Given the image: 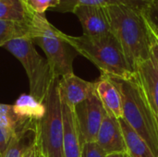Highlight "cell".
Wrapping results in <instances>:
<instances>
[{
  "label": "cell",
  "mask_w": 158,
  "mask_h": 157,
  "mask_svg": "<svg viewBox=\"0 0 158 157\" xmlns=\"http://www.w3.org/2000/svg\"><path fill=\"white\" fill-rule=\"evenodd\" d=\"M111 32L122 47L130 66L150 59L153 40L151 24L143 9L125 5L106 6Z\"/></svg>",
  "instance_id": "cell-1"
},
{
  "label": "cell",
  "mask_w": 158,
  "mask_h": 157,
  "mask_svg": "<svg viewBox=\"0 0 158 157\" xmlns=\"http://www.w3.org/2000/svg\"><path fill=\"white\" fill-rule=\"evenodd\" d=\"M63 37L79 55L94 64L101 75L121 80H131L135 76V71L112 32L98 36H71L63 32Z\"/></svg>",
  "instance_id": "cell-2"
},
{
  "label": "cell",
  "mask_w": 158,
  "mask_h": 157,
  "mask_svg": "<svg viewBox=\"0 0 158 157\" xmlns=\"http://www.w3.org/2000/svg\"><path fill=\"white\" fill-rule=\"evenodd\" d=\"M107 78L120 93L123 118L144 140L155 156L158 157V121L136 74L131 80Z\"/></svg>",
  "instance_id": "cell-3"
},
{
  "label": "cell",
  "mask_w": 158,
  "mask_h": 157,
  "mask_svg": "<svg viewBox=\"0 0 158 157\" xmlns=\"http://www.w3.org/2000/svg\"><path fill=\"white\" fill-rule=\"evenodd\" d=\"M31 39L44 51L55 78L73 73V61L79 55L65 40L63 32L52 25L45 15L31 14Z\"/></svg>",
  "instance_id": "cell-4"
},
{
  "label": "cell",
  "mask_w": 158,
  "mask_h": 157,
  "mask_svg": "<svg viewBox=\"0 0 158 157\" xmlns=\"http://www.w3.org/2000/svg\"><path fill=\"white\" fill-rule=\"evenodd\" d=\"M3 47L13 55L24 68L29 79L30 94L44 103L55 79L46 58L44 59L36 51L30 37L12 40Z\"/></svg>",
  "instance_id": "cell-5"
},
{
  "label": "cell",
  "mask_w": 158,
  "mask_h": 157,
  "mask_svg": "<svg viewBox=\"0 0 158 157\" xmlns=\"http://www.w3.org/2000/svg\"><path fill=\"white\" fill-rule=\"evenodd\" d=\"M59 78H55L44 102V117L37 122L36 148L44 157H64L63 120L61 100L58 91Z\"/></svg>",
  "instance_id": "cell-6"
},
{
  "label": "cell",
  "mask_w": 158,
  "mask_h": 157,
  "mask_svg": "<svg viewBox=\"0 0 158 157\" xmlns=\"http://www.w3.org/2000/svg\"><path fill=\"white\" fill-rule=\"evenodd\" d=\"M73 111L82 143L95 142L104 117L106 114L96 92L78 104Z\"/></svg>",
  "instance_id": "cell-7"
},
{
  "label": "cell",
  "mask_w": 158,
  "mask_h": 157,
  "mask_svg": "<svg viewBox=\"0 0 158 157\" xmlns=\"http://www.w3.org/2000/svg\"><path fill=\"white\" fill-rule=\"evenodd\" d=\"M72 13L79 19L84 35L98 36L111 32L106 6H80Z\"/></svg>",
  "instance_id": "cell-8"
},
{
  "label": "cell",
  "mask_w": 158,
  "mask_h": 157,
  "mask_svg": "<svg viewBox=\"0 0 158 157\" xmlns=\"http://www.w3.org/2000/svg\"><path fill=\"white\" fill-rule=\"evenodd\" d=\"M58 91L61 100L71 108L95 93V83L87 81L74 73L59 78Z\"/></svg>",
  "instance_id": "cell-9"
},
{
  "label": "cell",
  "mask_w": 158,
  "mask_h": 157,
  "mask_svg": "<svg viewBox=\"0 0 158 157\" xmlns=\"http://www.w3.org/2000/svg\"><path fill=\"white\" fill-rule=\"evenodd\" d=\"M95 143L106 153V155L126 153L127 150L119 119L106 113L97 133Z\"/></svg>",
  "instance_id": "cell-10"
},
{
  "label": "cell",
  "mask_w": 158,
  "mask_h": 157,
  "mask_svg": "<svg viewBox=\"0 0 158 157\" xmlns=\"http://www.w3.org/2000/svg\"><path fill=\"white\" fill-rule=\"evenodd\" d=\"M61 108L64 157H81L83 143L81 139L73 108L68 105L63 100H61Z\"/></svg>",
  "instance_id": "cell-11"
},
{
  "label": "cell",
  "mask_w": 158,
  "mask_h": 157,
  "mask_svg": "<svg viewBox=\"0 0 158 157\" xmlns=\"http://www.w3.org/2000/svg\"><path fill=\"white\" fill-rule=\"evenodd\" d=\"M136 77L158 121V72L151 59L141 62L135 68Z\"/></svg>",
  "instance_id": "cell-12"
},
{
  "label": "cell",
  "mask_w": 158,
  "mask_h": 157,
  "mask_svg": "<svg viewBox=\"0 0 158 157\" xmlns=\"http://www.w3.org/2000/svg\"><path fill=\"white\" fill-rule=\"evenodd\" d=\"M95 92L98 95L106 112L120 119L123 118L121 96L114 83L106 76L101 75L95 82Z\"/></svg>",
  "instance_id": "cell-13"
},
{
  "label": "cell",
  "mask_w": 158,
  "mask_h": 157,
  "mask_svg": "<svg viewBox=\"0 0 158 157\" xmlns=\"http://www.w3.org/2000/svg\"><path fill=\"white\" fill-rule=\"evenodd\" d=\"M36 141L37 122H32L11 138L2 157H25L27 153L36 145Z\"/></svg>",
  "instance_id": "cell-14"
},
{
  "label": "cell",
  "mask_w": 158,
  "mask_h": 157,
  "mask_svg": "<svg viewBox=\"0 0 158 157\" xmlns=\"http://www.w3.org/2000/svg\"><path fill=\"white\" fill-rule=\"evenodd\" d=\"M12 107L16 116L24 123L40 121L46 112L45 105L30 93L20 94Z\"/></svg>",
  "instance_id": "cell-15"
},
{
  "label": "cell",
  "mask_w": 158,
  "mask_h": 157,
  "mask_svg": "<svg viewBox=\"0 0 158 157\" xmlns=\"http://www.w3.org/2000/svg\"><path fill=\"white\" fill-rule=\"evenodd\" d=\"M149 0H60L59 5L53 10L61 13H72L80 6H109L117 5H125L143 9Z\"/></svg>",
  "instance_id": "cell-16"
},
{
  "label": "cell",
  "mask_w": 158,
  "mask_h": 157,
  "mask_svg": "<svg viewBox=\"0 0 158 157\" xmlns=\"http://www.w3.org/2000/svg\"><path fill=\"white\" fill-rule=\"evenodd\" d=\"M129 157H156L144 140L122 118L119 119Z\"/></svg>",
  "instance_id": "cell-17"
},
{
  "label": "cell",
  "mask_w": 158,
  "mask_h": 157,
  "mask_svg": "<svg viewBox=\"0 0 158 157\" xmlns=\"http://www.w3.org/2000/svg\"><path fill=\"white\" fill-rule=\"evenodd\" d=\"M24 37L31 38L30 20L19 21L0 19V47H3L6 43L12 40Z\"/></svg>",
  "instance_id": "cell-18"
},
{
  "label": "cell",
  "mask_w": 158,
  "mask_h": 157,
  "mask_svg": "<svg viewBox=\"0 0 158 157\" xmlns=\"http://www.w3.org/2000/svg\"><path fill=\"white\" fill-rule=\"evenodd\" d=\"M31 13L22 0H0V19L29 21Z\"/></svg>",
  "instance_id": "cell-19"
},
{
  "label": "cell",
  "mask_w": 158,
  "mask_h": 157,
  "mask_svg": "<svg viewBox=\"0 0 158 157\" xmlns=\"http://www.w3.org/2000/svg\"><path fill=\"white\" fill-rule=\"evenodd\" d=\"M31 123L22 122L16 116L12 105L0 103V126L6 131L9 136L13 137L18 131L21 130Z\"/></svg>",
  "instance_id": "cell-20"
},
{
  "label": "cell",
  "mask_w": 158,
  "mask_h": 157,
  "mask_svg": "<svg viewBox=\"0 0 158 157\" xmlns=\"http://www.w3.org/2000/svg\"><path fill=\"white\" fill-rule=\"evenodd\" d=\"M31 14L45 15L46 10L56 8L60 0H22Z\"/></svg>",
  "instance_id": "cell-21"
},
{
  "label": "cell",
  "mask_w": 158,
  "mask_h": 157,
  "mask_svg": "<svg viewBox=\"0 0 158 157\" xmlns=\"http://www.w3.org/2000/svg\"><path fill=\"white\" fill-rule=\"evenodd\" d=\"M106 153L95 143H85L82 145L81 157H106Z\"/></svg>",
  "instance_id": "cell-22"
},
{
  "label": "cell",
  "mask_w": 158,
  "mask_h": 157,
  "mask_svg": "<svg viewBox=\"0 0 158 157\" xmlns=\"http://www.w3.org/2000/svg\"><path fill=\"white\" fill-rule=\"evenodd\" d=\"M143 12L148 20L156 27H158V0H149Z\"/></svg>",
  "instance_id": "cell-23"
},
{
  "label": "cell",
  "mask_w": 158,
  "mask_h": 157,
  "mask_svg": "<svg viewBox=\"0 0 158 157\" xmlns=\"http://www.w3.org/2000/svg\"><path fill=\"white\" fill-rule=\"evenodd\" d=\"M151 30H152V27H151ZM152 33H153V31H152ZM150 59L158 72V41L155 37L154 33H153V40H152V44H151V49H150Z\"/></svg>",
  "instance_id": "cell-24"
},
{
  "label": "cell",
  "mask_w": 158,
  "mask_h": 157,
  "mask_svg": "<svg viewBox=\"0 0 158 157\" xmlns=\"http://www.w3.org/2000/svg\"><path fill=\"white\" fill-rule=\"evenodd\" d=\"M11 138L12 137L9 136L6 131L0 126V157H2L5 151L6 150Z\"/></svg>",
  "instance_id": "cell-25"
},
{
  "label": "cell",
  "mask_w": 158,
  "mask_h": 157,
  "mask_svg": "<svg viewBox=\"0 0 158 157\" xmlns=\"http://www.w3.org/2000/svg\"><path fill=\"white\" fill-rule=\"evenodd\" d=\"M25 157H38V151H37L36 145L33 146V147L27 153V155H25Z\"/></svg>",
  "instance_id": "cell-26"
},
{
  "label": "cell",
  "mask_w": 158,
  "mask_h": 157,
  "mask_svg": "<svg viewBox=\"0 0 158 157\" xmlns=\"http://www.w3.org/2000/svg\"><path fill=\"white\" fill-rule=\"evenodd\" d=\"M106 157H129L126 153H113V154H108Z\"/></svg>",
  "instance_id": "cell-27"
},
{
  "label": "cell",
  "mask_w": 158,
  "mask_h": 157,
  "mask_svg": "<svg viewBox=\"0 0 158 157\" xmlns=\"http://www.w3.org/2000/svg\"><path fill=\"white\" fill-rule=\"evenodd\" d=\"M150 23H151V22H150ZM151 27H152V31H153V33H154L155 37L156 38V40L158 41V28L157 27H156V26H154L152 23H151Z\"/></svg>",
  "instance_id": "cell-28"
},
{
  "label": "cell",
  "mask_w": 158,
  "mask_h": 157,
  "mask_svg": "<svg viewBox=\"0 0 158 157\" xmlns=\"http://www.w3.org/2000/svg\"><path fill=\"white\" fill-rule=\"evenodd\" d=\"M38 157H44V156H42L41 155H39V154H38Z\"/></svg>",
  "instance_id": "cell-29"
},
{
  "label": "cell",
  "mask_w": 158,
  "mask_h": 157,
  "mask_svg": "<svg viewBox=\"0 0 158 157\" xmlns=\"http://www.w3.org/2000/svg\"><path fill=\"white\" fill-rule=\"evenodd\" d=\"M157 28H158V27H157Z\"/></svg>",
  "instance_id": "cell-30"
}]
</instances>
